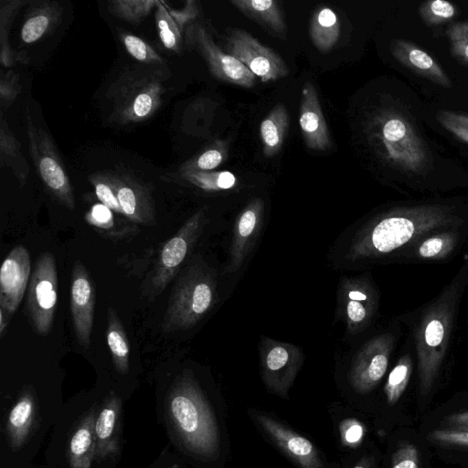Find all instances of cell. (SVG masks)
I'll return each instance as SVG.
<instances>
[{
  "label": "cell",
  "instance_id": "d4e9b609",
  "mask_svg": "<svg viewBox=\"0 0 468 468\" xmlns=\"http://www.w3.org/2000/svg\"><path fill=\"white\" fill-rule=\"evenodd\" d=\"M230 4L244 16L259 23L266 30L279 37L285 38V21L277 1L231 0Z\"/></svg>",
  "mask_w": 468,
  "mask_h": 468
},
{
  "label": "cell",
  "instance_id": "f6af8a7d",
  "mask_svg": "<svg viewBox=\"0 0 468 468\" xmlns=\"http://www.w3.org/2000/svg\"><path fill=\"white\" fill-rule=\"evenodd\" d=\"M166 8L183 35H185L187 28L197 23L196 20L199 15V7L196 1H186L185 7L181 10H175L167 5Z\"/></svg>",
  "mask_w": 468,
  "mask_h": 468
},
{
  "label": "cell",
  "instance_id": "4fadbf2b",
  "mask_svg": "<svg viewBox=\"0 0 468 468\" xmlns=\"http://www.w3.org/2000/svg\"><path fill=\"white\" fill-rule=\"evenodd\" d=\"M184 40L198 51L218 80L244 88L255 85L256 76L239 59L219 48L202 25L196 23L187 28Z\"/></svg>",
  "mask_w": 468,
  "mask_h": 468
},
{
  "label": "cell",
  "instance_id": "c3c4849f",
  "mask_svg": "<svg viewBox=\"0 0 468 468\" xmlns=\"http://www.w3.org/2000/svg\"><path fill=\"white\" fill-rule=\"evenodd\" d=\"M343 441L349 446L357 445L364 436L363 425L353 419H348L341 423L340 427Z\"/></svg>",
  "mask_w": 468,
  "mask_h": 468
},
{
  "label": "cell",
  "instance_id": "5bb4252c",
  "mask_svg": "<svg viewBox=\"0 0 468 468\" xmlns=\"http://www.w3.org/2000/svg\"><path fill=\"white\" fill-rule=\"evenodd\" d=\"M260 354L266 386L276 394L285 397L303 363L301 348L265 338L261 341Z\"/></svg>",
  "mask_w": 468,
  "mask_h": 468
},
{
  "label": "cell",
  "instance_id": "3957f363",
  "mask_svg": "<svg viewBox=\"0 0 468 468\" xmlns=\"http://www.w3.org/2000/svg\"><path fill=\"white\" fill-rule=\"evenodd\" d=\"M169 75L167 67L141 63L126 67L106 91L111 119L130 124L153 117L163 103Z\"/></svg>",
  "mask_w": 468,
  "mask_h": 468
},
{
  "label": "cell",
  "instance_id": "83f0119b",
  "mask_svg": "<svg viewBox=\"0 0 468 468\" xmlns=\"http://www.w3.org/2000/svg\"><path fill=\"white\" fill-rule=\"evenodd\" d=\"M289 127V114L282 104H277L262 120L260 136L263 154L271 157L282 148Z\"/></svg>",
  "mask_w": 468,
  "mask_h": 468
},
{
  "label": "cell",
  "instance_id": "b9f144b4",
  "mask_svg": "<svg viewBox=\"0 0 468 468\" xmlns=\"http://www.w3.org/2000/svg\"><path fill=\"white\" fill-rule=\"evenodd\" d=\"M452 55L468 64V21L455 23L447 30Z\"/></svg>",
  "mask_w": 468,
  "mask_h": 468
},
{
  "label": "cell",
  "instance_id": "ffe728a7",
  "mask_svg": "<svg viewBox=\"0 0 468 468\" xmlns=\"http://www.w3.org/2000/svg\"><path fill=\"white\" fill-rule=\"evenodd\" d=\"M255 420L272 441L302 468H324L316 448L309 440L269 416L256 414Z\"/></svg>",
  "mask_w": 468,
  "mask_h": 468
},
{
  "label": "cell",
  "instance_id": "7a4b0ae2",
  "mask_svg": "<svg viewBox=\"0 0 468 468\" xmlns=\"http://www.w3.org/2000/svg\"><path fill=\"white\" fill-rule=\"evenodd\" d=\"M468 287V252L452 278L431 300L400 315L413 349L419 392L428 396L452 357L457 323Z\"/></svg>",
  "mask_w": 468,
  "mask_h": 468
},
{
  "label": "cell",
  "instance_id": "603a6c76",
  "mask_svg": "<svg viewBox=\"0 0 468 468\" xmlns=\"http://www.w3.org/2000/svg\"><path fill=\"white\" fill-rule=\"evenodd\" d=\"M120 405V399L116 396L112 395L107 399L95 419V456L99 460H102L118 452L117 428Z\"/></svg>",
  "mask_w": 468,
  "mask_h": 468
},
{
  "label": "cell",
  "instance_id": "9a60e30c",
  "mask_svg": "<svg viewBox=\"0 0 468 468\" xmlns=\"http://www.w3.org/2000/svg\"><path fill=\"white\" fill-rule=\"evenodd\" d=\"M95 302L93 280L83 263L76 261L71 271L70 312L75 336L83 349L90 345Z\"/></svg>",
  "mask_w": 468,
  "mask_h": 468
},
{
  "label": "cell",
  "instance_id": "f546056e",
  "mask_svg": "<svg viewBox=\"0 0 468 468\" xmlns=\"http://www.w3.org/2000/svg\"><path fill=\"white\" fill-rule=\"evenodd\" d=\"M107 344L116 370L122 374L129 369V340L117 312L112 307L107 310Z\"/></svg>",
  "mask_w": 468,
  "mask_h": 468
},
{
  "label": "cell",
  "instance_id": "8fae6325",
  "mask_svg": "<svg viewBox=\"0 0 468 468\" xmlns=\"http://www.w3.org/2000/svg\"><path fill=\"white\" fill-rule=\"evenodd\" d=\"M379 306L378 288L368 275L343 277L337 294V314L346 332L357 335L373 322Z\"/></svg>",
  "mask_w": 468,
  "mask_h": 468
},
{
  "label": "cell",
  "instance_id": "816d5d0a",
  "mask_svg": "<svg viewBox=\"0 0 468 468\" xmlns=\"http://www.w3.org/2000/svg\"><path fill=\"white\" fill-rule=\"evenodd\" d=\"M354 468H368L367 467V464L365 461L363 462H360L359 463H357Z\"/></svg>",
  "mask_w": 468,
  "mask_h": 468
},
{
  "label": "cell",
  "instance_id": "44dd1931",
  "mask_svg": "<svg viewBox=\"0 0 468 468\" xmlns=\"http://www.w3.org/2000/svg\"><path fill=\"white\" fill-rule=\"evenodd\" d=\"M299 123L306 146L315 151H326L332 144L315 87L306 81L302 89Z\"/></svg>",
  "mask_w": 468,
  "mask_h": 468
},
{
  "label": "cell",
  "instance_id": "484cf974",
  "mask_svg": "<svg viewBox=\"0 0 468 468\" xmlns=\"http://www.w3.org/2000/svg\"><path fill=\"white\" fill-rule=\"evenodd\" d=\"M94 412L90 411L71 436L69 447L70 468H90L96 452Z\"/></svg>",
  "mask_w": 468,
  "mask_h": 468
},
{
  "label": "cell",
  "instance_id": "60d3db41",
  "mask_svg": "<svg viewBox=\"0 0 468 468\" xmlns=\"http://www.w3.org/2000/svg\"><path fill=\"white\" fill-rule=\"evenodd\" d=\"M456 13V6L443 0L428 1L420 7V17L429 26L445 23L454 17Z\"/></svg>",
  "mask_w": 468,
  "mask_h": 468
},
{
  "label": "cell",
  "instance_id": "7402d4cb",
  "mask_svg": "<svg viewBox=\"0 0 468 468\" xmlns=\"http://www.w3.org/2000/svg\"><path fill=\"white\" fill-rule=\"evenodd\" d=\"M391 53L405 67L445 88L452 82L446 72L432 57L412 42L397 39L391 44Z\"/></svg>",
  "mask_w": 468,
  "mask_h": 468
},
{
  "label": "cell",
  "instance_id": "836d02e7",
  "mask_svg": "<svg viewBox=\"0 0 468 468\" xmlns=\"http://www.w3.org/2000/svg\"><path fill=\"white\" fill-rule=\"evenodd\" d=\"M27 0H1L0 6V61L4 67H11L19 60V52H14L9 45L10 26L18 9L27 4Z\"/></svg>",
  "mask_w": 468,
  "mask_h": 468
},
{
  "label": "cell",
  "instance_id": "2e32d148",
  "mask_svg": "<svg viewBox=\"0 0 468 468\" xmlns=\"http://www.w3.org/2000/svg\"><path fill=\"white\" fill-rule=\"evenodd\" d=\"M110 174L125 218L135 224L155 225L156 213L151 188L123 171H110Z\"/></svg>",
  "mask_w": 468,
  "mask_h": 468
},
{
  "label": "cell",
  "instance_id": "ba28073f",
  "mask_svg": "<svg viewBox=\"0 0 468 468\" xmlns=\"http://www.w3.org/2000/svg\"><path fill=\"white\" fill-rule=\"evenodd\" d=\"M206 223V209L200 208L164 244L146 287V297L153 300L165 291L192 251Z\"/></svg>",
  "mask_w": 468,
  "mask_h": 468
},
{
  "label": "cell",
  "instance_id": "681fc988",
  "mask_svg": "<svg viewBox=\"0 0 468 468\" xmlns=\"http://www.w3.org/2000/svg\"><path fill=\"white\" fill-rule=\"evenodd\" d=\"M446 423L454 429H468V410L448 416Z\"/></svg>",
  "mask_w": 468,
  "mask_h": 468
},
{
  "label": "cell",
  "instance_id": "ac0fdd59",
  "mask_svg": "<svg viewBox=\"0 0 468 468\" xmlns=\"http://www.w3.org/2000/svg\"><path fill=\"white\" fill-rule=\"evenodd\" d=\"M30 254L23 245L15 247L0 269V306L10 314L19 306L30 277Z\"/></svg>",
  "mask_w": 468,
  "mask_h": 468
},
{
  "label": "cell",
  "instance_id": "cb8c5ba5",
  "mask_svg": "<svg viewBox=\"0 0 468 468\" xmlns=\"http://www.w3.org/2000/svg\"><path fill=\"white\" fill-rule=\"evenodd\" d=\"M62 8L55 1L37 2L32 6L21 27L20 37L26 44H32L50 33L59 23Z\"/></svg>",
  "mask_w": 468,
  "mask_h": 468
},
{
  "label": "cell",
  "instance_id": "74e56055",
  "mask_svg": "<svg viewBox=\"0 0 468 468\" xmlns=\"http://www.w3.org/2000/svg\"><path fill=\"white\" fill-rule=\"evenodd\" d=\"M156 5L157 0H112L108 2V10L112 16L137 25Z\"/></svg>",
  "mask_w": 468,
  "mask_h": 468
},
{
  "label": "cell",
  "instance_id": "8992f818",
  "mask_svg": "<svg viewBox=\"0 0 468 468\" xmlns=\"http://www.w3.org/2000/svg\"><path fill=\"white\" fill-rule=\"evenodd\" d=\"M169 413L185 443L195 452L212 455L218 445L214 417L197 384L180 378L169 394Z\"/></svg>",
  "mask_w": 468,
  "mask_h": 468
},
{
  "label": "cell",
  "instance_id": "d6986e66",
  "mask_svg": "<svg viewBox=\"0 0 468 468\" xmlns=\"http://www.w3.org/2000/svg\"><path fill=\"white\" fill-rule=\"evenodd\" d=\"M468 240V226L434 232L421 239L401 263L441 262L451 260Z\"/></svg>",
  "mask_w": 468,
  "mask_h": 468
},
{
  "label": "cell",
  "instance_id": "d6a6232c",
  "mask_svg": "<svg viewBox=\"0 0 468 468\" xmlns=\"http://www.w3.org/2000/svg\"><path fill=\"white\" fill-rule=\"evenodd\" d=\"M173 176L205 192L227 191L237 185L235 175L229 171L176 173Z\"/></svg>",
  "mask_w": 468,
  "mask_h": 468
},
{
  "label": "cell",
  "instance_id": "ab89813d",
  "mask_svg": "<svg viewBox=\"0 0 468 468\" xmlns=\"http://www.w3.org/2000/svg\"><path fill=\"white\" fill-rule=\"evenodd\" d=\"M95 195L101 204L109 207L115 214L125 218L123 211L117 198L110 172L97 173L90 176Z\"/></svg>",
  "mask_w": 468,
  "mask_h": 468
},
{
  "label": "cell",
  "instance_id": "52a82bcc",
  "mask_svg": "<svg viewBox=\"0 0 468 468\" xmlns=\"http://www.w3.org/2000/svg\"><path fill=\"white\" fill-rule=\"evenodd\" d=\"M26 120L30 154L36 172L57 202L74 209L76 201L73 188L51 137L35 124L27 106Z\"/></svg>",
  "mask_w": 468,
  "mask_h": 468
},
{
  "label": "cell",
  "instance_id": "30bf717a",
  "mask_svg": "<svg viewBox=\"0 0 468 468\" xmlns=\"http://www.w3.org/2000/svg\"><path fill=\"white\" fill-rule=\"evenodd\" d=\"M57 302V266L53 254L48 251L37 259L27 290V311L37 335L44 336L49 333Z\"/></svg>",
  "mask_w": 468,
  "mask_h": 468
},
{
  "label": "cell",
  "instance_id": "d590c367",
  "mask_svg": "<svg viewBox=\"0 0 468 468\" xmlns=\"http://www.w3.org/2000/svg\"><path fill=\"white\" fill-rule=\"evenodd\" d=\"M155 22L160 40L166 49L179 54L182 50L184 35L170 16L164 2L157 1Z\"/></svg>",
  "mask_w": 468,
  "mask_h": 468
},
{
  "label": "cell",
  "instance_id": "8d00e7d4",
  "mask_svg": "<svg viewBox=\"0 0 468 468\" xmlns=\"http://www.w3.org/2000/svg\"><path fill=\"white\" fill-rule=\"evenodd\" d=\"M114 212L101 203L94 204L86 213L87 222L97 231L111 238H122L132 231L124 229L123 224L118 223Z\"/></svg>",
  "mask_w": 468,
  "mask_h": 468
},
{
  "label": "cell",
  "instance_id": "4dcf8cb0",
  "mask_svg": "<svg viewBox=\"0 0 468 468\" xmlns=\"http://www.w3.org/2000/svg\"><path fill=\"white\" fill-rule=\"evenodd\" d=\"M0 156L1 165L9 167L20 186H23L28 177V165L20 151L19 143L3 118L0 128Z\"/></svg>",
  "mask_w": 468,
  "mask_h": 468
},
{
  "label": "cell",
  "instance_id": "f5cc1de1",
  "mask_svg": "<svg viewBox=\"0 0 468 468\" xmlns=\"http://www.w3.org/2000/svg\"><path fill=\"white\" fill-rule=\"evenodd\" d=\"M171 468H177V467H176V466H173V467H171Z\"/></svg>",
  "mask_w": 468,
  "mask_h": 468
},
{
  "label": "cell",
  "instance_id": "4316f807",
  "mask_svg": "<svg viewBox=\"0 0 468 468\" xmlns=\"http://www.w3.org/2000/svg\"><path fill=\"white\" fill-rule=\"evenodd\" d=\"M35 415V399L26 390L9 411L6 421L8 440L13 450L18 449L27 440Z\"/></svg>",
  "mask_w": 468,
  "mask_h": 468
},
{
  "label": "cell",
  "instance_id": "7dc6e473",
  "mask_svg": "<svg viewBox=\"0 0 468 468\" xmlns=\"http://www.w3.org/2000/svg\"><path fill=\"white\" fill-rule=\"evenodd\" d=\"M391 468H420L419 451L413 444H403L392 455Z\"/></svg>",
  "mask_w": 468,
  "mask_h": 468
},
{
  "label": "cell",
  "instance_id": "f35d334b",
  "mask_svg": "<svg viewBox=\"0 0 468 468\" xmlns=\"http://www.w3.org/2000/svg\"><path fill=\"white\" fill-rule=\"evenodd\" d=\"M120 38L127 52L141 64L166 67L164 58L139 37L122 32L120 33Z\"/></svg>",
  "mask_w": 468,
  "mask_h": 468
},
{
  "label": "cell",
  "instance_id": "7c38bea8",
  "mask_svg": "<svg viewBox=\"0 0 468 468\" xmlns=\"http://www.w3.org/2000/svg\"><path fill=\"white\" fill-rule=\"evenodd\" d=\"M226 50L262 82L275 81L289 74L286 63L278 53L241 28L229 31Z\"/></svg>",
  "mask_w": 468,
  "mask_h": 468
},
{
  "label": "cell",
  "instance_id": "f907efd6",
  "mask_svg": "<svg viewBox=\"0 0 468 468\" xmlns=\"http://www.w3.org/2000/svg\"><path fill=\"white\" fill-rule=\"evenodd\" d=\"M10 314L9 312L0 306V337H3L9 324Z\"/></svg>",
  "mask_w": 468,
  "mask_h": 468
},
{
  "label": "cell",
  "instance_id": "e575fe53",
  "mask_svg": "<svg viewBox=\"0 0 468 468\" xmlns=\"http://www.w3.org/2000/svg\"><path fill=\"white\" fill-rule=\"evenodd\" d=\"M228 156L225 142L217 140L200 154L182 164L176 173L206 172L219 166Z\"/></svg>",
  "mask_w": 468,
  "mask_h": 468
},
{
  "label": "cell",
  "instance_id": "1f68e13d",
  "mask_svg": "<svg viewBox=\"0 0 468 468\" xmlns=\"http://www.w3.org/2000/svg\"><path fill=\"white\" fill-rule=\"evenodd\" d=\"M406 352L398 358L395 366L388 374L384 391L388 405H395L403 395L413 371V349L408 339Z\"/></svg>",
  "mask_w": 468,
  "mask_h": 468
},
{
  "label": "cell",
  "instance_id": "bcb514c9",
  "mask_svg": "<svg viewBox=\"0 0 468 468\" xmlns=\"http://www.w3.org/2000/svg\"><path fill=\"white\" fill-rule=\"evenodd\" d=\"M21 88L18 76L13 71L1 72L0 99L3 108L8 107L16 98Z\"/></svg>",
  "mask_w": 468,
  "mask_h": 468
},
{
  "label": "cell",
  "instance_id": "6da1fadb",
  "mask_svg": "<svg viewBox=\"0 0 468 468\" xmlns=\"http://www.w3.org/2000/svg\"><path fill=\"white\" fill-rule=\"evenodd\" d=\"M468 226V203L422 200L391 206L367 219L352 239L348 258L367 263H401L424 238Z\"/></svg>",
  "mask_w": 468,
  "mask_h": 468
},
{
  "label": "cell",
  "instance_id": "f1b7e54d",
  "mask_svg": "<svg viewBox=\"0 0 468 468\" xmlns=\"http://www.w3.org/2000/svg\"><path fill=\"white\" fill-rule=\"evenodd\" d=\"M340 32V21L331 8L324 6L314 12L310 22L309 34L314 46L320 52H329L336 44Z\"/></svg>",
  "mask_w": 468,
  "mask_h": 468
},
{
  "label": "cell",
  "instance_id": "5b68a950",
  "mask_svg": "<svg viewBox=\"0 0 468 468\" xmlns=\"http://www.w3.org/2000/svg\"><path fill=\"white\" fill-rule=\"evenodd\" d=\"M217 298L214 271L205 262L196 261L174 286L162 323L163 331L173 333L194 327L211 311Z\"/></svg>",
  "mask_w": 468,
  "mask_h": 468
},
{
  "label": "cell",
  "instance_id": "277c9868",
  "mask_svg": "<svg viewBox=\"0 0 468 468\" xmlns=\"http://www.w3.org/2000/svg\"><path fill=\"white\" fill-rule=\"evenodd\" d=\"M368 133L373 148L388 165L408 176L427 175L431 153L403 114L389 109L378 112L369 123Z\"/></svg>",
  "mask_w": 468,
  "mask_h": 468
},
{
  "label": "cell",
  "instance_id": "7bdbcfd3",
  "mask_svg": "<svg viewBox=\"0 0 468 468\" xmlns=\"http://www.w3.org/2000/svg\"><path fill=\"white\" fill-rule=\"evenodd\" d=\"M437 120L447 131L459 140L468 144V115L450 111H441Z\"/></svg>",
  "mask_w": 468,
  "mask_h": 468
},
{
  "label": "cell",
  "instance_id": "e0dca14e",
  "mask_svg": "<svg viewBox=\"0 0 468 468\" xmlns=\"http://www.w3.org/2000/svg\"><path fill=\"white\" fill-rule=\"evenodd\" d=\"M263 214L262 199L255 198L237 217L225 273H232L241 268L260 236Z\"/></svg>",
  "mask_w": 468,
  "mask_h": 468
},
{
  "label": "cell",
  "instance_id": "9c48e42d",
  "mask_svg": "<svg viewBox=\"0 0 468 468\" xmlns=\"http://www.w3.org/2000/svg\"><path fill=\"white\" fill-rule=\"evenodd\" d=\"M401 333L399 318L396 324L367 341L352 360L349 380L359 393L371 391L385 376L392 353Z\"/></svg>",
  "mask_w": 468,
  "mask_h": 468
},
{
  "label": "cell",
  "instance_id": "ee69618b",
  "mask_svg": "<svg viewBox=\"0 0 468 468\" xmlns=\"http://www.w3.org/2000/svg\"><path fill=\"white\" fill-rule=\"evenodd\" d=\"M431 441L452 446L468 447V429H439L428 434Z\"/></svg>",
  "mask_w": 468,
  "mask_h": 468
}]
</instances>
